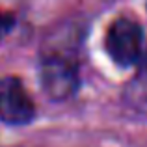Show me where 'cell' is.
Instances as JSON below:
<instances>
[{"mask_svg": "<svg viewBox=\"0 0 147 147\" xmlns=\"http://www.w3.org/2000/svg\"><path fill=\"white\" fill-rule=\"evenodd\" d=\"M78 37L69 43L49 39L39 58V82L52 100H65L76 93L78 73Z\"/></svg>", "mask_w": 147, "mask_h": 147, "instance_id": "cell-1", "label": "cell"}, {"mask_svg": "<svg viewBox=\"0 0 147 147\" xmlns=\"http://www.w3.org/2000/svg\"><path fill=\"white\" fill-rule=\"evenodd\" d=\"M144 32L140 24L132 19L119 17L110 24L106 32V52L121 67H129L140 61Z\"/></svg>", "mask_w": 147, "mask_h": 147, "instance_id": "cell-2", "label": "cell"}, {"mask_svg": "<svg viewBox=\"0 0 147 147\" xmlns=\"http://www.w3.org/2000/svg\"><path fill=\"white\" fill-rule=\"evenodd\" d=\"M36 115V108L21 80L15 76L0 78V121L7 125H26Z\"/></svg>", "mask_w": 147, "mask_h": 147, "instance_id": "cell-3", "label": "cell"}, {"mask_svg": "<svg viewBox=\"0 0 147 147\" xmlns=\"http://www.w3.org/2000/svg\"><path fill=\"white\" fill-rule=\"evenodd\" d=\"M15 26V17L7 11H0V41L13 30Z\"/></svg>", "mask_w": 147, "mask_h": 147, "instance_id": "cell-4", "label": "cell"}]
</instances>
